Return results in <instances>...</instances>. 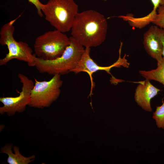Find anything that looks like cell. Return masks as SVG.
I'll use <instances>...</instances> for the list:
<instances>
[{"label":"cell","instance_id":"obj_2","mask_svg":"<svg viewBox=\"0 0 164 164\" xmlns=\"http://www.w3.org/2000/svg\"><path fill=\"white\" fill-rule=\"evenodd\" d=\"M69 45L60 57L52 60H45L34 57L35 66L41 73L50 75L67 74L77 66L85 49L71 36Z\"/></svg>","mask_w":164,"mask_h":164},{"label":"cell","instance_id":"obj_14","mask_svg":"<svg viewBox=\"0 0 164 164\" xmlns=\"http://www.w3.org/2000/svg\"><path fill=\"white\" fill-rule=\"evenodd\" d=\"M155 25L164 29V5L159 6L150 21Z\"/></svg>","mask_w":164,"mask_h":164},{"label":"cell","instance_id":"obj_8","mask_svg":"<svg viewBox=\"0 0 164 164\" xmlns=\"http://www.w3.org/2000/svg\"><path fill=\"white\" fill-rule=\"evenodd\" d=\"M91 48L85 47L84 52L78 64L71 72L76 74L81 72L87 73L91 77L93 73L99 70H105L110 74V70L114 67H120L122 66L128 67L129 64L126 59V55L121 57V49H119V56L117 61L111 66L108 67H102L97 65L91 58L90 55Z\"/></svg>","mask_w":164,"mask_h":164},{"label":"cell","instance_id":"obj_12","mask_svg":"<svg viewBox=\"0 0 164 164\" xmlns=\"http://www.w3.org/2000/svg\"><path fill=\"white\" fill-rule=\"evenodd\" d=\"M139 73L146 79L158 81L164 86V57L157 62L156 69L148 71L140 70Z\"/></svg>","mask_w":164,"mask_h":164},{"label":"cell","instance_id":"obj_5","mask_svg":"<svg viewBox=\"0 0 164 164\" xmlns=\"http://www.w3.org/2000/svg\"><path fill=\"white\" fill-rule=\"evenodd\" d=\"M70 43V39L64 33L56 29L46 32L38 36L34 44L36 56L45 60L60 57Z\"/></svg>","mask_w":164,"mask_h":164},{"label":"cell","instance_id":"obj_15","mask_svg":"<svg viewBox=\"0 0 164 164\" xmlns=\"http://www.w3.org/2000/svg\"><path fill=\"white\" fill-rule=\"evenodd\" d=\"M29 2L33 4L36 7L37 13L40 17H42L44 15L42 11V8L43 4L39 0H28Z\"/></svg>","mask_w":164,"mask_h":164},{"label":"cell","instance_id":"obj_7","mask_svg":"<svg viewBox=\"0 0 164 164\" xmlns=\"http://www.w3.org/2000/svg\"><path fill=\"white\" fill-rule=\"evenodd\" d=\"M18 77L22 84V91L17 96L0 97V101L3 104L0 107L1 114L6 113L8 115L12 116L16 112H22L30 103L31 91L34 83L32 80L22 74L19 73Z\"/></svg>","mask_w":164,"mask_h":164},{"label":"cell","instance_id":"obj_4","mask_svg":"<svg viewBox=\"0 0 164 164\" xmlns=\"http://www.w3.org/2000/svg\"><path fill=\"white\" fill-rule=\"evenodd\" d=\"M17 18L5 24L0 31V44L7 46L9 52L5 56L0 60V66L6 64L13 59L24 61L29 67L35 66V54L26 42L16 41L14 37L15 30L14 24Z\"/></svg>","mask_w":164,"mask_h":164},{"label":"cell","instance_id":"obj_1","mask_svg":"<svg viewBox=\"0 0 164 164\" xmlns=\"http://www.w3.org/2000/svg\"><path fill=\"white\" fill-rule=\"evenodd\" d=\"M108 30L107 20L93 10L78 13L71 27V36L85 47H96L105 40Z\"/></svg>","mask_w":164,"mask_h":164},{"label":"cell","instance_id":"obj_6","mask_svg":"<svg viewBox=\"0 0 164 164\" xmlns=\"http://www.w3.org/2000/svg\"><path fill=\"white\" fill-rule=\"evenodd\" d=\"M61 76L54 75L48 81H39L34 78L35 83L28 106L38 108L49 107L60 94L63 83Z\"/></svg>","mask_w":164,"mask_h":164},{"label":"cell","instance_id":"obj_13","mask_svg":"<svg viewBox=\"0 0 164 164\" xmlns=\"http://www.w3.org/2000/svg\"><path fill=\"white\" fill-rule=\"evenodd\" d=\"M162 104L156 107L155 111L153 112L152 118L155 120L157 127L164 129V102L162 100Z\"/></svg>","mask_w":164,"mask_h":164},{"label":"cell","instance_id":"obj_17","mask_svg":"<svg viewBox=\"0 0 164 164\" xmlns=\"http://www.w3.org/2000/svg\"><path fill=\"white\" fill-rule=\"evenodd\" d=\"M160 35L162 44V56L164 57V29L159 28Z\"/></svg>","mask_w":164,"mask_h":164},{"label":"cell","instance_id":"obj_9","mask_svg":"<svg viewBox=\"0 0 164 164\" xmlns=\"http://www.w3.org/2000/svg\"><path fill=\"white\" fill-rule=\"evenodd\" d=\"M143 44L148 54L157 62L162 58V44L159 27L151 26L144 33Z\"/></svg>","mask_w":164,"mask_h":164},{"label":"cell","instance_id":"obj_3","mask_svg":"<svg viewBox=\"0 0 164 164\" xmlns=\"http://www.w3.org/2000/svg\"><path fill=\"white\" fill-rule=\"evenodd\" d=\"M42 11L47 21L65 33L71 29L78 13V5L73 0H49L43 4Z\"/></svg>","mask_w":164,"mask_h":164},{"label":"cell","instance_id":"obj_11","mask_svg":"<svg viewBox=\"0 0 164 164\" xmlns=\"http://www.w3.org/2000/svg\"><path fill=\"white\" fill-rule=\"evenodd\" d=\"M12 144L8 143L1 149L0 152L8 155L7 162L9 164H28L34 161L35 156L32 155L29 157L22 155L19 152V147L12 146Z\"/></svg>","mask_w":164,"mask_h":164},{"label":"cell","instance_id":"obj_10","mask_svg":"<svg viewBox=\"0 0 164 164\" xmlns=\"http://www.w3.org/2000/svg\"><path fill=\"white\" fill-rule=\"evenodd\" d=\"M135 89L134 98L137 104L144 110L151 112V100L161 90L154 86L150 80L140 81Z\"/></svg>","mask_w":164,"mask_h":164},{"label":"cell","instance_id":"obj_16","mask_svg":"<svg viewBox=\"0 0 164 164\" xmlns=\"http://www.w3.org/2000/svg\"><path fill=\"white\" fill-rule=\"evenodd\" d=\"M153 7L152 11L157 12V10L159 6L164 5V0H150Z\"/></svg>","mask_w":164,"mask_h":164}]
</instances>
